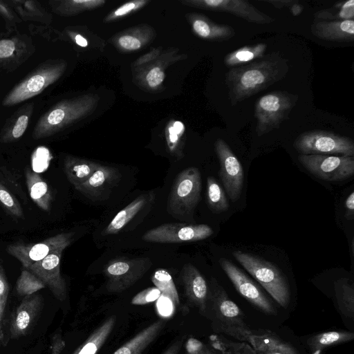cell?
<instances>
[{"label":"cell","mask_w":354,"mask_h":354,"mask_svg":"<svg viewBox=\"0 0 354 354\" xmlns=\"http://www.w3.org/2000/svg\"><path fill=\"white\" fill-rule=\"evenodd\" d=\"M289 69L288 61L278 52L239 66L225 74V84L232 106L283 79Z\"/></svg>","instance_id":"obj_1"},{"label":"cell","mask_w":354,"mask_h":354,"mask_svg":"<svg viewBox=\"0 0 354 354\" xmlns=\"http://www.w3.org/2000/svg\"><path fill=\"white\" fill-rule=\"evenodd\" d=\"M98 102L97 95L89 93L57 102L39 119L32 132L33 138H47L90 115Z\"/></svg>","instance_id":"obj_2"},{"label":"cell","mask_w":354,"mask_h":354,"mask_svg":"<svg viewBox=\"0 0 354 354\" xmlns=\"http://www.w3.org/2000/svg\"><path fill=\"white\" fill-rule=\"evenodd\" d=\"M232 254L279 305L288 306L290 295L288 281L275 264L240 250L233 252Z\"/></svg>","instance_id":"obj_3"},{"label":"cell","mask_w":354,"mask_h":354,"mask_svg":"<svg viewBox=\"0 0 354 354\" xmlns=\"http://www.w3.org/2000/svg\"><path fill=\"white\" fill-rule=\"evenodd\" d=\"M201 175L198 168L183 169L176 177L168 197L167 212L177 218L192 217L201 192Z\"/></svg>","instance_id":"obj_4"},{"label":"cell","mask_w":354,"mask_h":354,"mask_svg":"<svg viewBox=\"0 0 354 354\" xmlns=\"http://www.w3.org/2000/svg\"><path fill=\"white\" fill-rule=\"evenodd\" d=\"M298 95L287 91H277L261 97L256 103L254 116L258 136L279 127L295 106Z\"/></svg>","instance_id":"obj_5"},{"label":"cell","mask_w":354,"mask_h":354,"mask_svg":"<svg viewBox=\"0 0 354 354\" xmlns=\"http://www.w3.org/2000/svg\"><path fill=\"white\" fill-rule=\"evenodd\" d=\"M294 147L301 154H320L354 156V142L348 137L333 132L315 130L299 135Z\"/></svg>","instance_id":"obj_6"},{"label":"cell","mask_w":354,"mask_h":354,"mask_svg":"<svg viewBox=\"0 0 354 354\" xmlns=\"http://www.w3.org/2000/svg\"><path fill=\"white\" fill-rule=\"evenodd\" d=\"M151 265V261L147 257L112 260L104 270L106 290L110 292L126 290L140 279Z\"/></svg>","instance_id":"obj_7"},{"label":"cell","mask_w":354,"mask_h":354,"mask_svg":"<svg viewBox=\"0 0 354 354\" xmlns=\"http://www.w3.org/2000/svg\"><path fill=\"white\" fill-rule=\"evenodd\" d=\"M301 165L312 174L326 181H342L354 174V156L300 154Z\"/></svg>","instance_id":"obj_8"},{"label":"cell","mask_w":354,"mask_h":354,"mask_svg":"<svg viewBox=\"0 0 354 354\" xmlns=\"http://www.w3.org/2000/svg\"><path fill=\"white\" fill-rule=\"evenodd\" d=\"M64 62L46 65L30 75L13 88L3 101L5 106H13L39 95L64 73Z\"/></svg>","instance_id":"obj_9"},{"label":"cell","mask_w":354,"mask_h":354,"mask_svg":"<svg viewBox=\"0 0 354 354\" xmlns=\"http://www.w3.org/2000/svg\"><path fill=\"white\" fill-rule=\"evenodd\" d=\"M213 233L212 228L206 224L167 223L147 231L142 239L158 243L194 242L205 239Z\"/></svg>","instance_id":"obj_10"},{"label":"cell","mask_w":354,"mask_h":354,"mask_svg":"<svg viewBox=\"0 0 354 354\" xmlns=\"http://www.w3.org/2000/svg\"><path fill=\"white\" fill-rule=\"evenodd\" d=\"M215 151L219 160V178L233 202L236 201L241 194L244 182V171L239 160L228 145L221 138L215 142Z\"/></svg>","instance_id":"obj_11"},{"label":"cell","mask_w":354,"mask_h":354,"mask_svg":"<svg viewBox=\"0 0 354 354\" xmlns=\"http://www.w3.org/2000/svg\"><path fill=\"white\" fill-rule=\"evenodd\" d=\"M73 237L72 232L60 233L37 243L12 244L7 251L21 262L22 268H27L53 252L64 251L73 241Z\"/></svg>","instance_id":"obj_12"},{"label":"cell","mask_w":354,"mask_h":354,"mask_svg":"<svg viewBox=\"0 0 354 354\" xmlns=\"http://www.w3.org/2000/svg\"><path fill=\"white\" fill-rule=\"evenodd\" d=\"M182 3L191 7L228 12L254 24H268L274 20L245 0H185Z\"/></svg>","instance_id":"obj_13"},{"label":"cell","mask_w":354,"mask_h":354,"mask_svg":"<svg viewBox=\"0 0 354 354\" xmlns=\"http://www.w3.org/2000/svg\"><path fill=\"white\" fill-rule=\"evenodd\" d=\"M219 263L239 294L265 313H274L272 303L260 288L241 270L225 258L220 259Z\"/></svg>","instance_id":"obj_14"},{"label":"cell","mask_w":354,"mask_h":354,"mask_svg":"<svg viewBox=\"0 0 354 354\" xmlns=\"http://www.w3.org/2000/svg\"><path fill=\"white\" fill-rule=\"evenodd\" d=\"M63 250L53 252L44 259L24 268L40 279L53 295L59 301L66 298L67 289L64 279L60 272Z\"/></svg>","instance_id":"obj_15"},{"label":"cell","mask_w":354,"mask_h":354,"mask_svg":"<svg viewBox=\"0 0 354 354\" xmlns=\"http://www.w3.org/2000/svg\"><path fill=\"white\" fill-rule=\"evenodd\" d=\"M42 306L41 295L33 294L24 297L10 318L9 330L11 338H19L28 333L37 321Z\"/></svg>","instance_id":"obj_16"},{"label":"cell","mask_w":354,"mask_h":354,"mask_svg":"<svg viewBox=\"0 0 354 354\" xmlns=\"http://www.w3.org/2000/svg\"><path fill=\"white\" fill-rule=\"evenodd\" d=\"M181 274L188 301L201 312H205L209 295L205 278L198 270L190 263L183 266Z\"/></svg>","instance_id":"obj_17"},{"label":"cell","mask_w":354,"mask_h":354,"mask_svg":"<svg viewBox=\"0 0 354 354\" xmlns=\"http://www.w3.org/2000/svg\"><path fill=\"white\" fill-rule=\"evenodd\" d=\"M120 178V174L115 168L99 165L87 180L75 188L88 198L98 199L109 191Z\"/></svg>","instance_id":"obj_18"},{"label":"cell","mask_w":354,"mask_h":354,"mask_svg":"<svg viewBox=\"0 0 354 354\" xmlns=\"http://www.w3.org/2000/svg\"><path fill=\"white\" fill-rule=\"evenodd\" d=\"M310 30L315 37L324 40L347 42L354 40V20H315Z\"/></svg>","instance_id":"obj_19"},{"label":"cell","mask_w":354,"mask_h":354,"mask_svg":"<svg viewBox=\"0 0 354 354\" xmlns=\"http://www.w3.org/2000/svg\"><path fill=\"white\" fill-rule=\"evenodd\" d=\"M187 17L194 32L203 39L222 41L235 35L232 26L218 24L203 15L193 13L188 15Z\"/></svg>","instance_id":"obj_20"},{"label":"cell","mask_w":354,"mask_h":354,"mask_svg":"<svg viewBox=\"0 0 354 354\" xmlns=\"http://www.w3.org/2000/svg\"><path fill=\"white\" fill-rule=\"evenodd\" d=\"M212 296L216 314L220 320L229 326L244 327L240 308L229 299L224 290L216 282L214 284Z\"/></svg>","instance_id":"obj_21"},{"label":"cell","mask_w":354,"mask_h":354,"mask_svg":"<svg viewBox=\"0 0 354 354\" xmlns=\"http://www.w3.org/2000/svg\"><path fill=\"white\" fill-rule=\"evenodd\" d=\"M165 326L163 320H156L147 326L113 354H143L147 347L156 339Z\"/></svg>","instance_id":"obj_22"},{"label":"cell","mask_w":354,"mask_h":354,"mask_svg":"<svg viewBox=\"0 0 354 354\" xmlns=\"http://www.w3.org/2000/svg\"><path fill=\"white\" fill-rule=\"evenodd\" d=\"M223 330L229 335L248 341L259 353L280 349L288 345L269 335L253 334L243 327L225 326Z\"/></svg>","instance_id":"obj_23"},{"label":"cell","mask_w":354,"mask_h":354,"mask_svg":"<svg viewBox=\"0 0 354 354\" xmlns=\"http://www.w3.org/2000/svg\"><path fill=\"white\" fill-rule=\"evenodd\" d=\"M26 181L32 201L43 210L48 211L53 196L47 183L38 173L29 169L26 171Z\"/></svg>","instance_id":"obj_24"},{"label":"cell","mask_w":354,"mask_h":354,"mask_svg":"<svg viewBox=\"0 0 354 354\" xmlns=\"http://www.w3.org/2000/svg\"><path fill=\"white\" fill-rule=\"evenodd\" d=\"M148 194H142L135 198L129 204L122 209L113 218L104 229V234H115L119 232L136 215L147 205L149 201Z\"/></svg>","instance_id":"obj_25"},{"label":"cell","mask_w":354,"mask_h":354,"mask_svg":"<svg viewBox=\"0 0 354 354\" xmlns=\"http://www.w3.org/2000/svg\"><path fill=\"white\" fill-rule=\"evenodd\" d=\"M99 165L93 161L71 156L66 157L64 164L66 176L75 187L87 180Z\"/></svg>","instance_id":"obj_26"},{"label":"cell","mask_w":354,"mask_h":354,"mask_svg":"<svg viewBox=\"0 0 354 354\" xmlns=\"http://www.w3.org/2000/svg\"><path fill=\"white\" fill-rule=\"evenodd\" d=\"M115 322V316L109 317L88 337L73 354H96L109 337Z\"/></svg>","instance_id":"obj_27"},{"label":"cell","mask_w":354,"mask_h":354,"mask_svg":"<svg viewBox=\"0 0 354 354\" xmlns=\"http://www.w3.org/2000/svg\"><path fill=\"white\" fill-rule=\"evenodd\" d=\"M267 44L259 43L252 46L239 48L227 54L224 63L228 67H235L250 63L263 57Z\"/></svg>","instance_id":"obj_28"},{"label":"cell","mask_w":354,"mask_h":354,"mask_svg":"<svg viewBox=\"0 0 354 354\" xmlns=\"http://www.w3.org/2000/svg\"><path fill=\"white\" fill-rule=\"evenodd\" d=\"M314 16L319 21L353 20L354 1L337 2L330 8L317 11Z\"/></svg>","instance_id":"obj_29"},{"label":"cell","mask_w":354,"mask_h":354,"mask_svg":"<svg viewBox=\"0 0 354 354\" xmlns=\"http://www.w3.org/2000/svg\"><path fill=\"white\" fill-rule=\"evenodd\" d=\"M335 292L339 308L345 315L353 316L354 287L353 283L346 278L335 282Z\"/></svg>","instance_id":"obj_30"},{"label":"cell","mask_w":354,"mask_h":354,"mask_svg":"<svg viewBox=\"0 0 354 354\" xmlns=\"http://www.w3.org/2000/svg\"><path fill=\"white\" fill-rule=\"evenodd\" d=\"M207 202L214 212H222L229 208V203L225 192L216 180L209 176L207 179Z\"/></svg>","instance_id":"obj_31"},{"label":"cell","mask_w":354,"mask_h":354,"mask_svg":"<svg viewBox=\"0 0 354 354\" xmlns=\"http://www.w3.org/2000/svg\"><path fill=\"white\" fill-rule=\"evenodd\" d=\"M151 281L160 292L161 295L167 297L175 306L180 304V299L174 280L167 270H158L151 276Z\"/></svg>","instance_id":"obj_32"},{"label":"cell","mask_w":354,"mask_h":354,"mask_svg":"<svg viewBox=\"0 0 354 354\" xmlns=\"http://www.w3.org/2000/svg\"><path fill=\"white\" fill-rule=\"evenodd\" d=\"M46 287L44 282L36 275L22 268L21 274L16 282L17 293L23 297L29 296Z\"/></svg>","instance_id":"obj_33"},{"label":"cell","mask_w":354,"mask_h":354,"mask_svg":"<svg viewBox=\"0 0 354 354\" xmlns=\"http://www.w3.org/2000/svg\"><path fill=\"white\" fill-rule=\"evenodd\" d=\"M354 335L346 331H329L319 334L311 339L309 345L313 349H322L332 344L353 339Z\"/></svg>","instance_id":"obj_34"},{"label":"cell","mask_w":354,"mask_h":354,"mask_svg":"<svg viewBox=\"0 0 354 354\" xmlns=\"http://www.w3.org/2000/svg\"><path fill=\"white\" fill-rule=\"evenodd\" d=\"M0 205L11 215L17 218L24 217V211L21 204L2 180H0Z\"/></svg>","instance_id":"obj_35"},{"label":"cell","mask_w":354,"mask_h":354,"mask_svg":"<svg viewBox=\"0 0 354 354\" xmlns=\"http://www.w3.org/2000/svg\"><path fill=\"white\" fill-rule=\"evenodd\" d=\"M104 0H71L61 3L57 10L63 15H71L102 6Z\"/></svg>","instance_id":"obj_36"},{"label":"cell","mask_w":354,"mask_h":354,"mask_svg":"<svg viewBox=\"0 0 354 354\" xmlns=\"http://www.w3.org/2000/svg\"><path fill=\"white\" fill-rule=\"evenodd\" d=\"M9 293V286L0 262V343L4 344L3 322Z\"/></svg>","instance_id":"obj_37"},{"label":"cell","mask_w":354,"mask_h":354,"mask_svg":"<svg viewBox=\"0 0 354 354\" xmlns=\"http://www.w3.org/2000/svg\"><path fill=\"white\" fill-rule=\"evenodd\" d=\"M149 2V1L147 0H135L127 2L120 6L115 10H113L110 14H109L105 17L104 21L106 22H110L118 19L121 17H123L133 12L137 11L138 10L140 9L146 4H147Z\"/></svg>","instance_id":"obj_38"},{"label":"cell","mask_w":354,"mask_h":354,"mask_svg":"<svg viewBox=\"0 0 354 354\" xmlns=\"http://www.w3.org/2000/svg\"><path fill=\"white\" fill-rule=\"evenodd\" d=\"M30 114L24 113L19 115L12 127L4 137L5 142H11L21 138L26 131L29 122Z\"/></svg>","instance_id":"obj_39"},{"label":"cell","mask_w":354,"mask_h":354,"mask_svg":"<svg viewBox=\"0 0 354 354\" xmlns=\"http://www.w3.org/2000/svg\"><path fill=\"white\" fill-rule=\"evenodd\" d=\"M185 131L184 124L175 121L167 130V142L169 150L174 152L179 145L180 138Z\"/></svg>","instance_id":"obj_40"},{"label":"cell","mask_w":354,"mask_h":354,"mask_svg":"<svg viewBox=\"0 0 354 354\" xmlns=\"http://www.w3.org/2000/svg\"><path fill=\"white\" fill-rule=\"evenodd\" d=\"M160 295V292L157 288H149L135 295L131 300V304L134 305L147 304L157 300Z\"/></svg>","instance_id":"obj_41"},{"label":"cell","mask_w":354,"mask_h":354,"mask_svg":"<svg viewBox=\"0 0 354 354\" xmlns=\"http://www.w3.org/2000/svg\"><path fill=\"white\" fill-rule=\"evenodd\" d=\"M118 44L121 48L131 51L140 49L143 42L138 37L125 34L118 39Z\"/></svg>","instance_id":"obj_42"},{"label":"cell","mask_w":354,"mask_h":354,"mask_svg":"<svg viewBox=\"0 0 354 354\" xmlns=\"http://www.w3.org/2000/svg\"><path fill=\"white\" fill-rule=\"evenodd\" d=\"M165 79V73L161 68L155 66L152 68L146 75V81L151 88L160 86Z\"/></svg>","instance_id":"obj_43"},{"label":"cell","mask_w":354,"mask_h":354,"mask_svg":"<svg viewBox=\"0 0 354 354\" xmlns=\"http://www.w3.org/2000/svg\"><path fill=\"white\" fill-rule=\"evenodd\" d=\"M156 307L158 313L161 316L169 317L173 314L175 305L169 298L160 295L157 299Z\"/></svg>","instance_id":"obj_44"},{"label":"cell","mask_w":354,"mask_h":354,"mask_svg":"<svg viewBox=\"0 0 354 354\" xmlns=\"http://www.w3.org/2000/svg\"><path fill=\"white\" fill-rule=\"evenodd\" d=\"M16 49L15 43L12 39H3L0 40V59L10 57Z\"/></svg>","instance_id":"obj_45"},{"label":"cell","mask_w":354,"mask_h":354,"mask_svg":"<svg viewBox=\"0 0 354 354\" xmlns=\"http://www.w3.org/2000/svg\"><path fill=\"white\" fill-rule=\"evenodd\" d=\"M66 343L60 333L55 334L51 340L50 354H62Z\"/></svg>","instance_id":"obj_46"},{"label":"cell","mask_w":354,"mask_h":354,"mask_svg":"<svg viewBox=\"0 0 354 354\" xmlns=\"http://www.w3.org/2000/svg\"><path fill=\"white\" fill-rule=\"evenodd\" d=\"M346 217L352 220L354 217V192H351L345 201Z\"/></svg>","instance_id":"obj_47"},{"label":"cell","mask_w":354,"mask_h":354,"mask_svg":"<svg viewBox=\"0 0 354 354\" xmlns=\"http://www.w3.org/2000/svg\"><path fill=\"white\" fill-rule=\"evenodd\" d=\"M183 343V339L174 342L162 354H178Z\"/></svg>","instance_id":"obj_48"},{"label":"cell","mask_w":354,"mask_h":354,"mask_svg":"<svg viewBox=\"0 0 354 354\" xmlns=\"http://www.w3.org/2000/svg\"><path fill=\"white\" fill-rule=\"evenodd\" d=\"M265 2L272 4L274 7L281 9L284 7H290L292 4L297 2V0H265Z\"/></svg>","instance_id":"obj_49"},{"label":"cell","mask_w":354,"mask_h":354,"mask_svg":"<svg viewBox=\"0 0 354 354\" xmlns=\"http://www.w3.org/2000/svg\"><path fill=\"white\" fill-rule=\"evenodd\" d=\"M259 354H297L294 349L291 348L290 346L287 345L286 346L277 350H273L270 351H267L264 353H261Z\"/></svg>","instance_id":"obj_50"},{"label":"cell","mask_w":354,"mask_h":354,"mask_svg":"<svg viewBox=\"0 0 354 354\" xmlns=\"http://www.w3.org/2000/svg\"><path fill=\"white\" fill-rule=\"evenodd\" d=\"M289 8L290 12L295 17L299 15L304 10L303 6L299 3V1L292 4Z\"/></svg>","instance_id":"obj_51"},{"label":"cell","mask_w":354,"mask_h":354,"mask_svg":"<svg viewBox=\"0 0 354 354\" xmlns=\"http://www.w3.org/2000/svg\"><path fill=\"white\" fill-rule=\"evenodd\" d=\"M158 53V50H153L148 53L147 55H145L142 57H140L139 59L137 60L138 64H143L146 62H148V60H150L151 59H153Z\"/></svg>","instance_id":"obj_52"},{"label":"cell","mask_w":354,"mask_h":354,"mask_svg":"<svg viewBox=\"0 0 354 354\" xmlns=\"http://www.w3.org/2000/svg\"><path fill=\"white\" fill-rule=\"evenodd\" d=\"M74 40L77 45L82 47H86L88 45L87 40L81 35H76L74 37Z\"/></svg>","instance_id":"obj_53"},{"label":"cell","mask_w":354,"mask_h":354,"mask_svg":"<svg viewBox=\"0 0 354 354\" xmlns=\"http://www.w3.org/2000/svg\"><path fill=\"white\" fill-rule=\"evenodd\" d=\"M187 354H215L213 352L205 348L203 346L196 351L192 353H187Z\"/></svg>","instance_id":"obj_54"},{"label":"cell","mask_w":354,"mask_h":354,"mask_svg":"<svg viewBox=\"0 0 354 354\" xmlns=\"http://www.w3.org/2000/svg\"><path fill=\"white\" fill-rule=\"evenodd\" d=\"M237 354H239V353H237Z\"/></svg>","instance_id":"obj_55"}]
</instances>
